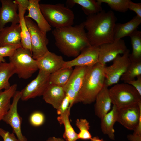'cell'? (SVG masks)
<instances>
[{"label":"cell","instance_id":"42","mask_svg":"<svg viewBox=\"0 0 141 141\" xmlns=\"http://www.w3.org/2000/svg\"><path fill=\"white\" fill-rule=\"evenodd\" d=\"M90 140L91 141H107L104 140L103 139H100L97 136L92 137Z\"/></svg>","mask_w":141,"mask_h":141},{"label":"cell","instance_id":"4","mask_svg":"<svg viewBox=\"0 0 141 141\" xmlns=\"http://www.w3.org/2000/svg\"><path fill=\"white\" fill-rule=\"evenodd\" d=\"M41 11L51 27L58 28L72 26L74 15L70 9L63 4H40Z\"/></svg>","mask_w":141,"mask_h":141},{"label":"cell","instance_id":"32","mask_svg":"<svg viewBox=\"0 0 141 141\" xmlns=\"http://www.w3.org/2000/svg\"><path fill=\"white\" fill-rule=\"evenodd\" d=\"M102 4L105 3L108 4L110 8L116 11L125 13L128 10L129 0H97Z\"/></svg>","mask_w":141,"mask_h":141},{"label":"cell","instance_id":"16","mask_svg":"<svg viewBox=\"0 0 141 141\" xmlns=\"http://www.w3.org/2000/svg\"><path fill=\"white\" fill-rule=\"evenodd\" d=\"M29 5L27 10L28 13L25 16L34 20L41 30L45 34L51 30V27L49 24L41 11L39 0H29Z\"/></svg>","mask_w":141,"mask_h":141},{"label":"cell","instance_id":"31","mask_svg":"<svg viewBox=\"0 0 141 141\" xmlns=\"http://www.w3.org/2000/svg\"><path fill=\"white\" fill-rule=\"evenodd\" d=\"M75 124L80 130L79 133L77 134L78 139L90 140L92 137L89 132L90 126L87 120L85 119H77Z\"/></svg>","mask_w":141,"mask_h":141},{"label":"cell","instance_id":"7","mask_svg":"<svg viewBox=\"0 0 141 141\" xmlns=\"http://www.w3.org/2000/svg\"><path fill=\"white\" fill-rule=\"evenodd\" d=\"M25 18L30 34L32 57L37 60L49 51L47 48L49 40L46 34L31 19L25 16Z\"/></svg>","mask_w":141,"mask_h":141},{"label":"cell","instance_id":"23","mask_svg":"<svg viewBox=\"0 0 141 141\" xmlns=\"http://www.w3.org/2000/svg\"><path fill=\"white\" fill-rule=\"evenodd\" d=\"M18 5L19 24L21 29V44L22 47L32 52L30 34L25 18V14L27 9L20 4Z\"/></svg>","mask_w":141,"mask_h":141},{"label":"cell","instance_id":"20","mask_svg":"<svg viewBox=\"0 0 141 141\" xmlns=\"http://www.w3.org/2000/svg\"><path fill=\"white\" fill-rule=\"evenodd\" d=\"M141 24V18L136 16L129 21L124 24H116L114 30V40L130 36Z\"/></svg>","mask_w":141,"mask_h":141},{"label":"cell","instance_id":"10","mask_svg":"<svg viewBox=\"0 0 141 141\" xmlns=\"http://www.w3.org/2000/svg\"><path fill=\"white\" fill-rule=\"evenodd\" d=\"M117 122L127 129L134 131L141 122V102L118 109Z\"/></svg>","mask_w":141,"mask_h":141},{"label":"cell","instance_id":"30","mask_svg":"<svg viewBox=\"0 0 141 141\" xmlns=\"http://www.w3.org/2000/svg\"><path fill=\"white\" fill-rule=\"evenodd\" d=\"M141 75V61L131 62L120 79L124 83H127L135 79L136 77Z\"/></svg>","mask_w":141,"mask_h":141},{"label":"cell","instance_id":"12","mask_svg":"<svg viewBox=\"0 0 141 141\" xmlns=\"http://www.w3.org/2000/svg\"><path fill=\"white\" fill-rule=\"evenodd\" d=\"M99 46H91L87 47L74 59L65 61L62 68L76 66H92L99 62Z\"/></svg>","mask_w":141,"mask_h":141},{"label":"cell","instance_id":"6","mask_svg":"<svg viewBox=\"0 0 141 141\" xmlns=\"http://www.w3.org/2000/svg\"><path fill=\"white\" fill-rule=\"evenodd\" d=\"M112 104L118 109L138 104L140 95L135 89L127 83L117 84L109 89Z\"/></svg>","mask_w":141,"mask_h":141},{"label":"cell","instance_id":"18","mask_svg":"<svg viewBox=\"0 0 141 141\" xmlns=\"http://www.w3.org/2000/svg\"><path fill=\"white\" fill-rule=\"evenodd\" d=\"M95 101V114L101 119L111 109L112 103L108 87L104 85L97 96Z\"/></svg>","mask_w":141,"mask_h":141},{"label":"cell","instance_id":"39","mask_svg":"<svg viewBox=\"0 0 141 141\" xmlns=\"http://www.w3.org/2000/svg\"><path fill=\"white\" fill-rule=\"evenodd\" d=\"M127 137L129 141H141V134L133 133L128 135Z\"/></svg>","mask_w":141,"mask_h":141},{"label":"cell","instance_id":"5","mask_svg":"<svg viewBox=\"0 0 141 141\" xmlns=\"http://www.w3.org/2000/svg\"><path fill=\"white\" fill-rule=\"evenodd\" d=\"M9 59L19 78L28 79L38 69L36 60L32 57V52L22 46L18 48Z\"/></svg>","mask_w":141,"mask_h":141},{"label":"cell","instance_id":"29","mask_svg":"<svg viewBox=\"0 0 141 141\" xmlns=\"http://www.w3.org/2000/svg\"><path fill=\"white\" fill-rule=\"evenodd\" d=\"M129 37L132 49L129 55L131 62L141 61V32L137 30Z\"/></svg>","mask_w":141,"mask_h":141},{"label":"cell","instance_id":"19","mask_svg":"<svg viewBox=\"0 0 141 141\" xmlns=\"http://www.w3.org/2000/svg\"><path fill=\"white\" fill-rule=\"evenodd\" d=\"M7 44H21V29L19 24H11L0 31V46Z\"/></svg>","mask_w":141,"mask_h":141},{"label":"cell","instance_id":"36","mask_svg":"<svg viewBox=\"0 0 141 141\" xmlns=\"http://www.w3.org/2000/svg\"><path fill=\"white\" fill-rule=\"evenodd\" d=\"M70 104L69 99L66 95L59 108L57 110V114L60 115L64 113L69 108H70Z\"/></svg>","mask_w":141,"mask_h":141},{"label":"cell","instance_id":"24","mask_svg":"<svg viewBox=\"0 0 141 141\" xmlns=\"http://www.w3.org/2000/svg\"><path fill=\"white\" fill-rule=\"evenodd\" d=\"M88 68L89 67L85 66H75L67 83L71 86L77 95L81 87Z\"/></svg>","mask_w":141,"mask_h":141},{"label":"cell","instance_id":"9","mask_svg":"<svg viewBox=\"0 0 141 141\" xmlns=\"http://www.w3.org/2000/svg\"><path fill=\"white\" fill-rule=\"evenodd\" d=\"M50 75L39 70L36 77L21 91V99L22 101H27L42 96L50 83Z\"/></svg>","mask_w":141,"mask_h":141},{"label":"cell","instance_id":"38","mask_svg":"<svg viewBox=\"0 0 141 141\" xmlns=\"http://www.w3.org/2000/svg\"><path fill=\"white\" fill-rule=\"evenodd\" d=\"M137 78L136 79L130 81L127 83L133 87L141 95V75L137 77Z\"/></svg>","mask_w":141,"mask_h":141},{"label":"cell","instance_id":"28","mask_svg":"<svg viewBox=\"0 0 141 141\" xmlns=\"http://www.w3.org/2000/svg\"><path fill=\"white\" fill-rule=\"evenodd\" d=\"M15 72L12 64L10 62L0 63V91L2 89L9 88L11 86L10 78Z\"/></svg>","mask_w":141,"mask_h":141},{"label":"cell","instance_id":"37","mask_svg":"<svg viewBox=\"0 0 141 141\" xmlns=\"http://www.w3.org/2000/svg\"><path fill=\"white\" fill-rule=\"evenodd\" d=\"M128 9L134 12L136 16L141 18V3H135L129 0Z\"/></svg>","mask_w":141,"mask_h":141},{"label":"cell","instance_id":"2","mask_svg":"<svg viewBox=\"0 0 141 141\" xmlns=\"http://www.w3.org/2000/svg\"><path fill=\"white\" fill-rule=\"evenodd\" d=\"M117 20L111 10L106 12L103 10L88 16L83 22L91 45L99 46L114 41V30Z\"/></svg>","mask_w":141,"mask_h":141},{"label":"cell","instance_id":"21","mask_svg":"<svg viewBox=\"0 0 141 141\" xmlns=\"http://www.w3.org/2000/svg\"><path fill=\"white\" fill-rule=\"evenodd\" d=\"M118 109L113 105L111 110L101 119V128L102 132L112 140L115 139L114 127L117 121Z\"/></svg>","mask_w":141,"mask_h":141},{"label":"cell","instance_id":"43","mask_svg":"<svg viewBox=\"0 0 141 141\" xmlns=\"http://www.w3.org/2000/svg\"><path fill=\"white\" fill-rule=\"evenodd\" d=\"M5 60L4 58L0 57V63L2 62H5Z\"/></svg>","mask_w":141,"mask_h":141},{"label":"cell","instance_id":"35","mask_svg":"<svg viewBox=\"0 0 141 141\" xmlns=\"http://www.w3.org/2000/svg\"><path fill=\"white\" fill-rule=\"evenodd\" d=\"M0 136L3 139V141H19L13 133H10L1 128H0Z\"/></svg>","mask_w":141,"mask_h":141},{"label":"cell","instance_id":"27","mask_svg":"<svg viewBox=\"0 0 141 141\" xmlns=\"http://www.w3.org/2000/svg\"><path fill=\"white\" fill-rule=\"evenodd\" d=\"M73 70L72 67L62 68L51 74L50 83L63 87L68 81Z\"/></svg>","mask_w":141,"mask_h":141},{"label":"cell","instance_id":"33","mask_svg":"<svg viewBox=\"0 0 141 141\" xmlns=\"http://www.w3.org/2000/svg\"><path fill=\"white\" fill-rule=\"evenodd\" d=\"M22 47L21 44H7L0 46V57L12 56L16 50L19 48Z\"/></svg>","mask_w":141,"mask_h":141},{"label":"cell","instance_id":"25","mask_svg":"<svg viewBox=\"0 0 141 141\" xmlns=\"http://www.w3.org/2000/svg\"><path fill=\"white\" fill-rule=\"evenodd\" d=\"M17 85L14 84L4 91H0V121L2 120L9 110L10 100L16 91Z\"/></svg>","mask_w":141,"mask_h":141},{"label":"cell","instance_id":"40","mask_svg":"<svg viewBox=\"0 0 141 141\" xmlns=\"http://www.w3.org/2000/svg\"><path fill=\"white\" fill-rule=\"evenodd\" d=\"M14 1L17 5H20L27 10L29 5V0H15Z\"/></svg>","mask_w":141,"mask_h":141},{"label":"cell","instance_id":"3","mask_svg":"<svg viewBox=\"0 0 141 141\" xmlns=\"http://www.w3.org/2000/svg\"><path fill=\"white\" fill-rule=\"evenodd\" d=\"M105 66L98 62L89 67L75 103L81 102L88 104L95 102L97 96L105 85Z\"/></svg>","mask_w":141,"mask_h":141},{"label":"cell","instance_id":"13","mask_svg":"<svg viewBox=\"0 0 141 141\" xmlns=\"http://www.w3.org/2000/svg\"><path fill=\"white\" fill-rule=\"evenodd\" d=\"M99 47V62L105 65L118 55L124 54L127 49L125 42L121 39L103 44Z\"/></svg>","mask_w":141,"mask_h":141},{"label":"cell","instance_id":"22","mask_svg":"<svg viewBox=\"0 0 141 141\" xmlns=\"http://www.w3.org/2000/svg\"><path fill=\"white\" fill-rule=\"evenodd\" d=\"M66 6L69 8L78 4L81 7L84 13L87 16L98 13L103 10L101 4L95 0H68Z\"/></svg>","mask_w":141,"mask_h":141},{"label":"cell","instance_id":"1","mask_svg":"<svg viewBox=\"0 0 141 141\" xmlns=\"http://www.w3.org/2000/svg\"><path fill=\"white\" fill-rule=\"evenodd\" d=\"M52 33L60 51L68 57L75 58L83 49L91 46L83 22L74 26L55 28Z\"/></svg>","mask_w":141,"mask_h":141},{"label":"cell","instance_id":"17","mask_svg":"<svg viewBox=\"0 0 141 141\" xmlns=\"http://www.w3.org/2000/svg\"><path fill=\"white\" fill-rule=\"evenodd\" d=\"M66 95L63 87L50 83L42 96L46 103L57 110Z\"/></svg>","mask_w":141,"mask_h":141},{"label":"cell","instance_id":"14","mask_svg":"<svg viewBox=\"0 0 141 141\" xmlns=\"http://www.w3.org/2000/svg\"><path fill=\"white\" fill-rule=\"evenodd\" d=\"M0 7V31L7 23L11 24H19L18 5L11 0H1Z\"/></svg>","mask_w":141,"mask_h":141},{"label":"cell","instance_id":"8","mask_svg":"<svg viewBox=\"0 0 141 141\" xmlns=\"http://www.w3.org/2000/svg\"><path fill=\"white\" fill-rule=\"evenodd\" d=\"M130 54V50L127 49L122 56L118 55L113 60L112 64L108 66H105V86L108 87L118 83L131 63Z\"/></svg>","mask_w":141,"mask_h":141},{"label":"cell","instance_id":"34","mask_svg":"<svg viewBox=\"0 0 141 141\" xmlns=\"http://www.w3.org/2000/svg\"><path fill=\"white\" fill-rule=\"evenodd\" d=\"M45 120L44 114L42 112L36 111L30 115L29 121L31 124L35 127H38L43 125Z\"/></svg>","mask_w":141,"mask_h":141},{"label":"cell","instance_id":"11","mask_svg":"<svg viewBox=\"0 0 141 141\" xmlns=\"http://www.w3.org/2000/svg\"><path fill=\"white\" fill-rule=\"evenodd\" d=\"M21 95V91H16L13 97L10 108L2 120L10 126L13 132L16 134L19 141H27L22 132L21 126L22 118L19 114L17 110L18 103Z\"/></svg>","mask_w":141,"mask_h":141},{"label":"cell","instance_id":"15","mask_svg":"<svg viewBox=\"0 0 141 141\" xmlns=\"http://www.w3.org/2000/svg\"><path fill=\"white\" fill-rule=\"evenodd\" d=\"M36 60L38 69L50 74L62 68L65 61L61 56L49 51Z\"/></svg>","mask_w":141,"mask_h":141},{"label":"cell","instance_id":"41","mask_svg":"<svg viewBox=\"0 0 141 141\" xmlns=\"http://www.w3.org/2000/svg\"><path fill=\"white\" fill-rule=\"evenodd\" d=\"M46 141H66L64 139L62 138H56L54 137L49 138Z\"/></svg>","mask_w":141,"mask_h":141},{"label":"cell","instance_id":"26","mask_svg":"<svg viewBox=\"0 0 141 141\" xmlns=\"http://www.w3.org/2000/svg\"><path fill=\"white\" fill-rule=\"evenodd\" d=\"M71 108H69L64 113L57 117V120L61 124H63L64 131L63 137L66 141H76L78 139V134L72 127L69 119Z\"/></svg>","mask_w":141,"mask_h":141}]
</instances>
